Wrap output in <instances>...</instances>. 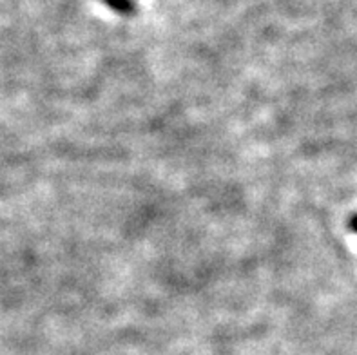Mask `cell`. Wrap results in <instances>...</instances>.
I'll list each match as a JSON object with an SVG mask.
<instances>
[{"label":"cell","mask_w":357,"mask_h":355,"mask_svg":"<svg viewBox=\"0 0 357 355\" xmlns=\"http://www.w3.org/2000/svg\"><path fill=\"white\" fill-rule=\"evenodd\" d=\"M109 6L114 9H118V11H129L131 9V2L129 0H107Z\"/></svg>","instance_id":"1"},{"label":"cell","mask_w":357,"mask_h":355,"mask_svg":"<svg viewBox=\"0 0 357 355\" xmlns=\"http://www.w3.org/2000/svg\"><path fill=\"white\" fill-rule=\"evenodd\" d=\"M352 227H354V229H356V230H357V218H356V220H354V221H352Z\"/></svg>","instance_id":"2"}]
</instances>
